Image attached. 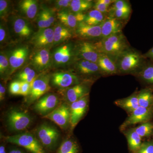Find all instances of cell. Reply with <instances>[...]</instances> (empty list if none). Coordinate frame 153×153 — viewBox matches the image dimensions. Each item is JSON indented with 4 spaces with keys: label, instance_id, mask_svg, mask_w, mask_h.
I'll use <instances>...</instances> for the list:
<instances>
[{
    "label": "cell",
    "instance_id": "7c38bea8",
    "mask_svg": "<svg viewBox=\"0 0 153 153\" xmlns=\"http://www.w3.org/2000/svg\"><path fill=\"white\" fill-rule=\"evenodd\" d=\"M52 84L60 88H66L80 83L79 77L70 72H58L52 74Z\"/></svg>",
    "mask_w": 153,
    "mask_h": 153
},
{
    "label": "cell",
    "instance_id": "277c9868",
    "mask_svg": "<svg viewBox=\"0 0 153 153\" xmlns=\"http://www.w3.org/2000/svg\"><path fill=\"white\" fill-rule=\"evenodd\" d=\"M153 117V108H146L139 106L134 111L126 118L120 127L121 131H123L132 126L150 121Z\"/></svg>",
    "mask_w": 153,
    "mask_h": 153
},
{
    "label": "cell",
    "instance_id": "9c48e42d",
    "mask_svg": "<svg viewBox=\"0 0 153 153\" xmlns=\"http://www.w3.org/2000/svg\"><path fill=\"white\" fill-rule=\"evenodd\" d=\"M49 80L50 77L48 75H42L35 79L29 95V102H33L38 100L50 90Z\"/></svg>",
    "mask_w": 153,
    "mask_h": 153
},
{
    "label": "cell",
    "instance_id": "b9f144b4",
    "mask_svg": "<svg viewBox=\"0 0 153 153\" xmlns=\"http://www.w3.org/2000/svg\"><path fill=\"white\" fill-rule=\"evenodd\" d=\"M8 4L7 1L4 0L0 1V14L1 16H4L7 13L8 10Z\"/></svg>",
    "mask_w": 153,
    "mask_h": 153
},
{
    "label": "cell",
    "instance_id": "ba28073f",
    "mask_svg": "<svg viewBox=\"0 0 153 153\" xmlns=\"http://www.w3.org/2000/svg\"><path fill=\"white\" fill-rule=\"evenodd\" d=\"M44 117L54 122L61 128H66L70 123V108L66 105H61Z\"/></svg>",
    "mask_w": 153,
    "mask_h": 153
},
{
    "label": "cell",
    "instance_id": "484cf974",
    "mask_svg": "<svg viewBox=\"0 0 153 153\" xmlns=\"http://www.w3.org/2000/svg\"><path fill=\"white\" fill-rule=\"evenodd\" d=\"M139 106L146 108H153V89L147 88L138 91V93Z\"/></svg>",
    "mask_w": 153,
    "mask_h": 153
},
{
    "label": "cell",
    "instance_id": "1f68e13d",
    "mask_svg": "<svg viewBox=\"0 0 153 153\" xmlns=\"http://www.w3.org/2000/svg\"><path fill=\"white\" fill-rule=\"evenodd\" d=\"M94 4L93 2L89 0H73L71 1L70 7L74 13H83L91 8Z\"/></svg>",
    "mask_w": 153,
    "mask_h": 153
},
{
    "label": "cell",
    "instance_id": "e0dca14e",
    "mask_svg": "<svg viewBox=\"0 0 153 153\" xmlns=\"http://www.w3.org/2000/svg\"><path fill=\"white\" fill-rule=\"evenodd\" d=\"M76 33L78 36L82 38H101V25L91 26L84 22H81L76 27Z\"/></svg>",
    "mask_w": 153,
    "mask_h": 153
},
{
    "label": "cell",
    "instance_id": "836d02e7",
    "mask_svg": "<svg viewBox=\"0 0 153 153\" xmlns=\"http://www.w3.org/2000/svg\"><path fill=\"white\" fill-rule=\"evenodd\" d=\"M18 77L21 81L27 82L32 85L36 79V72L32 68L27 67L19 73Z\"/></svg>",
    "mask_w": 153,
    "mask_h": 153
},
{
    "label": "cell",
    "instance_id": "83f0119b",
    "mask_svg": "<svg viewBox=\"0 0 153 153\" xmlns=\"http://www.w3.org/2000/svg\"><path fill=\"white\" fill-rule=\"evenodd\" d=\"M105 18L104 14L94 9L85 15L84 22L91 26H99L102 24Z\"/></svg>",
    "mask_w": 153,
    "mask_h": 153
},
{
    "label": "cell",
    "instance_id": "7bdbcfd3",
    "mask_svg": "<svg viewBox=\"0 0 153 153\" xmlns=\"http://www.w3.org/2000/svg\"><path fill=\"white\" fill-rule=\"evenodd\" d=\"M41 12L44 15V16L49 20V22L51 23V24L54 23L55 22V18H54L53 14L52 13L51 11L49 10H45L41 11Z\"/></svg>",
    "mask_w": 153,
    "mask_h": 153
},
{
    "label": "cell",
    "instance_id": "60d3db41",
    "mask_svg": "<svg viewBox=\"0 0 153 153\" xmlns=\"http://www.w3.org/2000/svg\"><path fill=\"white\" fill-rule=\"evenodd\" d=\"M32 85L30 83L25 81H21V90L20 95L23 96L29 95L31 89Z\"/></svg>",
    "mask_w": 153,
    "mask_h": 153
},
{
    "label": "cell",
    "instance_id": "d6a6232c",
    "mask_svg": "<svg viewBox=\"0 0 153 153\" xmlns=\"http://www.w3.org/2000/svg\"><path fill=\"white\" fill-rule=\"evenodd\" d=\"M134 129L142 138L150 137L153 134V123L150 121L144 123Z\"/></svg>",
    "mask_w": 153,
    "mask_h": 153
},
{
    "label": "cell",
    "instance_id": "8d00e7d4",
    "mask_svg": "<svg viewBox=\"0 0 153 153\" xmlns=\"http://www.w3.org/2000/svg\"><path fill=\"white\" fill-rule=\"evenodd\" d=\"M37 22H38V27L41 30L47 29L52 25L49 22V20L44 16L41 12L38 16Z\"/></svg>",
    "mask_w": 153,
    "mask_h": 153
},
{
    "label": "cell",
    "instance_id": "f546056e",
    "mask_svg": "<svg viewBox=\"0 0 153 153\" xmlns=\"http://www.w3.org/2000/svg\"><path fill=\"white\" fill-rule=\"evenodd\" d=\"M54 43L55 44L61 43L71 38L72 36L70 30L66 27L58 25L54 30Z\"/></svg>",
    "mask_w": 153,
    "mask_h": 153
},
{
    "label": "cell",
    "instance_id": "ffe728a7",
    "mask_svg": "<svg viewBox=\"0 0 153 153\" xmlns=\"http://www.w3.org/2000/svg\"><path fill=\"white\" fill-rule=\"evenodd\" d=\"M122 132L123 133L127 141L130 152H136L142 144V138L137 133L134 128L126 129Z\"/></svg>",
    "mask_w": 153,
    "mask_h": 153
},
{
    "label": "cell",
    "instance_id": "f1b7e54d",
    "mask_svg": "<svg viewBox=\"0 0 153 153\" xmlns=\"http://www.w3.org/2000/svg\"><path fill=\"white\" fill-rule=\"evenodd\" d=\"M15 33L23 37H27L31 35L32 30L27 22L24 19L19 18L14 23Z\"/></svg>",
    "mask_w": 153,
    "mask_h": 153
},
{
    "label": "cell",
    "instance_id": "2e32d148",
    "mask_svg": "<svg viewBox=\"0 0 153 153\" xmlns=\"http://www.w3.org/2000/svg\"><path fill=\"white\" fill-rule=\"evenodd\" d=\"M54 30L51 28L42 29L34 36L32 41L38 48H44L54 43Z\"/></svg>",
    "mask_w": 153,
    "mask_h": 153
},
{
    "label": "cell",
    "instance_id": "5bb4252c",
    "mask_svg": "<svg viewBox=\"0 0 153 153\" xmlns=\"http://www.w3.org/2000/svg\"><path fill=\"white\" fill-rule=\"evenodd\" d=\"M85 14L83 13H71L62 11L57 13V17L60 22L65 27L68 28H76L80 22H84Z\"/></svg>",
    "mask_w": 153,
    "mask_h": 153
},
{
    "label": "cell",
    "instance_id": "d4e9b609",
    "mask_svg": "<svg viewBox=\"0 0 153 153\" xmlns=\"http://www.w3.org/2000/svg\"><path fill=\"white\" fill-rule=\"evenodd\" d=\"M135 74L145 83L153 86V62L152 61L146 62Z\"/></svg>",
    "mask_w": 153,
    "mask_h": 153
},
{
    "label": "cell",
    "instance_id": "f35d334b",
    "mask_svg": "<svg viewBox=\"0 0 153 153\" xmlns=\"http://www.w3.org/2000/svg\"><path fill=\"white\" fill-rule=\"evenodd\" d=\"M9 61L5 55L1 54L0 55V72L1 74L4 73L9 67Z\"/></svg>",
    "mask_w": 153,
    "mask_h": 153
},
{
    "label": "cell",
    "instance_id": "8992f818",
    "mask_svg": "<svg viewBox=\"0 0 153 153\" xmlns=\"http://www.w3.org/2000/svg\"><path fill=\"white\" fill-rule=\"evenodd\" d=\"M7 121L11 130L19 131L27 128L31 123V118L27 113L13 110L7 115Z\"/></svg>",
    "mask_w": 153,
    "mask_h": 153
},
{
    "label": "cell",
    "instance_id": "bcb514c9",
    "mask_svg": "<svg viewBox=\"0 0 153 153\" xmlns=\"http://www.w3.org/2000/svg\"><path fill=\"white\" fill-rule=\"evenodd\" d=\"M5 88L1 84H0V100L2 101L4 98L5 94Z\"/></svg>",
    "mask_w": 153,
    "mask_h": 153
},
{
    "label": "cell",
    "instance_id": "74e56055",
    "mask_svg": "<svg viewBox=\"0 0 153 153\" xmlns=\"http://www.w3.org/2000/svg\"><path fill=\"white\" fill-rule=\"evenodd\" d=\"M94 10L99 11L103 14L109 13L111 7L108 6L101 1V0L97 1L93 6Z\"/></svg>",
    "mask_w": 153,
    "mask_h": 153
},
{
    "label": "cell",
    "instance_id": "44dd1931",
    "mask_svg": "<svg viewBox=\"0 0 153 153\" xmlns=\"http://www.w3.org/2000/svg\"><path fill=\"white\" fill-rule=\"evenodd\" d=\"M28 55V49L27 47H20L13 51L9 59L12 72L24 64Z\"/></svg>",
    "mask_w": 153,
    "mask_h": 153
},
{
    "label": "cell",
    "instance_id": "52a82bcc",
    "mask_svg": "<svg viewBox=\"0 0 153 153\" xmlns=\"http://www.w3.org/2000/svg\"><path fill=\"white\" fill-rule=\"evenodd\" d=\"M89 102V94L71 103L70 107V124L74 128L87 111Z\"/></svg>",
    "mask_w": 153,
    "mask_h": 153
},
{
    "label": "cell",
    "instance_id": "8fae6325",
    "mask_svg": "<svg viewBox=\"0 0 153 153\" xmlns=\"http://www.w3.org/2000/svg\"><path fill=\"white\" fill-rule=\"evenodd\" d=\"M77 53L81 59L97 63L100 53L95 44L86 41L79 42L76 48Z\"/></svg>",
    "mask_w": 153,
    "mask_h": 153
},
{
    "label": "cell",
    "instance_id": "ac0fdd59",
    "mask_svg": "<svg viewBox=\"0 0 153 153\" xmlns=\"http://www.w3.org/2000/svg\"><path fill=\"white\" fill-rule=\"evenodd\" d=\"M89 91L88 86L85 83H79L68 88L66 91V98L68 102L71 104L88 95Z\"/></svg>",
    "mask_w": 153,
    "mask_h": 153
},
{
    "label": "cell",
    "instance_id": "d6986e66",
    "mask_svg": "<svg viewBox=\"0 0 153 153\" xmlns=\"http://www.w3.org/2000/svg\"><path fill=\"white\" fill-rule=\"evenodd\" d=\"M75 68L82 75L86 76L101 75L97 63L91 61L80 59L76 62Z\"/></svg>",
    "mask_w": 153,
    "mask_h": 153
},
{
    "label": "cell",
    "instance_id": "ab89813d",
    "mask_svg": "<svg viewBox=\"0 0 153 153\" xmlns=\"http://www.w3.org/2000/svg\"><path fill=\"white\" fill-rule=\"evenodd\" d=\"M10 91L13 95H20L21 90V81L17 80L11 82L10 86Z\"/></svg>",
    "mask_w": 153,
    "mask_h": 153
},
{
    "label": "cell",
    "instance_id": "603a6c76",
    "mask_svg": "<svg viewBox=\"0 0 153 153\" xmlns=\"http://www.w3.org/2000/svg\"><path fill=\"white\" fill-rule=\"evenodd\" d=\"M50 60L49 51L47 49H43L38 50L33 55L32 63L37 70L41 71L48 67Z\"/></svg>",
    "mask_w": 153,
    "mask_h": 153
},
{
    "label": "cell",
    "instance_id": "cb8c5ba5",
    "mask_svg": "<svg viewBox=\"0 0 153 153\" xmlns=\"http://www.w3.org/2000/svg\"><path fill=\"white\" fill-rule=\"evenodd\" d=\"M71 46L66 45L59 47L54 54V60L58 64H64L70 60L72 55Z\"/></svg>",
    "mask_w": 153,
    "mask_h": 153
},
{
    "label": "cell",
    "instance_id": "7402d4cb",
    "mask_svg": "<svg viewBox=\"0 0 153 153\" xmlns=\"http://www.w3.org/2000/svg\"><path fill=\"white\" fill-rule=\"evenodd\" d=\"M138 93V92L135 91L128 97L117 100L114 101V104L125 111L128 114H130L139 107Z\"/></svg>",
    "mask_w": 153,
    "mask_h": 153
},
{
    "label": "cell",
    "instance_id": "e575fe53",
    "mask_svg": "<svg viewBox=\"0 0 153 153\" xmlns=\"http://www.w3.org/2000/svg\"><path fill=\"white\" fill-rule=\"evenodd\" d=\"M110 10H131L130 4L128 1L124 0H117L111 5Z\"/></svg>",
    "mask_w": 153,
    "mask_h": 153
},
{
    "label": "cell",
    "instance_id": "f6af8a7d",
    "mask_svg": "<svg viewBox=\"0 0 153 153\" xmlns=\"http://www.w3.org/2000/svg\"><path fill=\"white\" fill-rule=\"evenodd\" d=\"M6 37V31L2 25L0 27V41L3 42L4 40Z\"/></svg>",
    "mask_w": 153,
    "mask_h": 153
},
{
    "label": "cell",
    "instance_id": "4fadbf2b",
    "mask_svg": "<svg viewBox=\"0 0 153 153\" xmlns=\"http://www.w3.org/2000/svg\"><path fill=\"white\" fill-rule=\"evenodd\" d=\"M58 103V98L56 95L47 94L37 102L34 108L38 113L46 115L54 110Z\"/></svg>",
    "mask_w": 153,
    "mask_h": 153
},
{
    "label": "cell",
    "instance_id": "7a4b0ae2",
    "mask_svg": "<svg viewBox=\"0 0 153 153\" xmlns=\"http://www.w3.org/2000/svg\"><path fill=\"white\" fill-rule=\"evenodd\" d=\"M100 53L115 59L123 52L130 48L128 41L122 33L102 38L95 44Z\"/></svg>",
    "mask_w": 153,
    "mask_h": 153
},
{
    "label": "cell",
    "instance_id": "4dcf8cb0",
    "mask_svg": "<svg viewBox=\"0 0 153 153\" xmlns=\"http://www.w3.org/2000/svg\"><path fill=\"white\" fill-rule=\"evenodd\" d=\"M56 153H80V148L76 141L67 139L61 143Z\"/></svg>",
    "mask_w": 153,
    "mask_h": 153
},
{
    "label": "cell",
    "instance_id": "7dc6e473",
    "mask_svg": "<svg viewBox=\"0 0 153 153\" xmlns=\"http://www.w3.org/2000/svg\"><path fill=\"white\" fill-rule=\"evenodd\" d=\"M8 153H26L23 150L21 149L14 148V149H11Z\"/></svg>",
    "mask_w": 153,
    "mask_h": 153
},
{
    "label": "cell",
    "instance_id": "c3c4849f",
    "mask_svg": "<svg viewBox=\"0 0 153 153\" xmlns=\"http://www.w3.org/2000/svg\"><path fill=\"white\" fill-rule=\"evenodd\" d=\"M0 153H6L5 147L3 145L0 146Z\"/></svg>",
    "mask_w": 153,
    "mask_h": 153
},
{
    "label": "cell",
    "instance_id": "9a60e30c",
    "mask_svg": "<svg viewBox=\"0 0 153 153\" xmlns=\"http://www.w3.org/2000/svg\"><path fill=\"white\" fill-rule=\"evenodd\" d=\"M97 63L101 75L109 76L118 74L115 60L108 55L100 53Z\"/></svg>",
    "mask_w": 153,
    "mask_h": 153
},
{
    "label": "cell",
    "instance_id": "6da1fadb",
    "mask_svg": "<svg viewBox=\"0 0 153 153\" xmlns=\"http://www.w3.org/2000/svg\"><path fill=\"white\" fill-rule=\"evenodd\" d=\"M146 59L143 55L129 48L115 59L118 74H135L144 65Z\"/></svg>",
    "mask_w": 153,
    "mask_h": 153
},
{
    "label": "cell",
    "instance_id": "ee69618b",
    "mask_svg": "<svg viewBox=\"0 0 153 153\" xmlns=\"http://www.w3.org/2000/svg\"><path fill=\"white\" fill-rule=\"evenodd\" d=\"M71 1L69 0H60L57 1V7L60 8L67 7L71 5Z\"/></svg>",
    "mask_w": 153,
    "mask_h": 153
},
{
    "label": "cell",
    "instance_id": "5b68a950",
    "mask_svg": "<svg viewBox=\"0 0 153 153\" xmlns=\"http://www.w3.org/2000/svg\"><path fill=\"white\" fill-rule=\"evenodd\" d=\"M37 134L44 147L50 150L55 149L59 137L57 129L48 124H43L38 128Z\"/></svg>",
    "mask_w": 153,
    "mask_h": 153
},
{
    "label": "cell",
    "instance_id": "30bf717a",
    "mask_svg": "<svg viewBox=\"0 0 153 153\" xmlns=\"http://www.w3.org/2000/svg\"><path fill=\"white\" fill-rule=\"evenodd\" d=\"M124 22L111 16L105 17L101 25V38L122 33Z\"/></svg>",
    "mask_w": 153,
    "mask_h": 153
},
{
    "label": "cell",
    "instance_id": "3957f363",
    "mask_svg": "<svg viewBox=\"0 0 153 153\" xmlns=\"http://www.w3.org/2000/svg\"><path fill=\"white\" fill-rule=\"evenodd\" d=\"M7 142L24 148L30 153H47L36 137L30 133H22L6 137Z\"/></svg>",
    "mask_w": 153,
    "mask_h": 153
},
{
    "label": "cell",
    "instance_id": "d590c367",
    "mask_svg": "<svg viewBox=\"0 0 153 153\" xmlns=\"http://www.w3.org/2000/svg\"><path fill=\"white\" fill-rule=\"evenodd\" d=\"M135 153H153V140L143 142L139 149Z\"/></svg>",
    "mask_w": 153,
    "mask_h": 153
},
{
    "label": "cell",
    "instance_id": "4316f807",
    "mask_svg": "<svg viewBox=\"0 0 153 153\" xmlns=\"http://www.w3.org/2000/svg\"><path fill=\"white\" fill-rule=\"evenodd\" d=\"M20 8L22 13L30 19L36 16L38 12L37 1L33 0H25L20 2Z\"/></svg>",
    "mask_w": 153,
    "mask_h": 153
}]
</instances>
